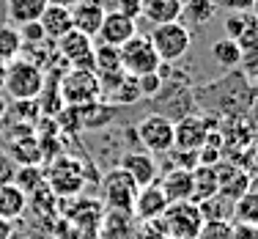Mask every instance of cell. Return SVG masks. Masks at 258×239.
Listing matches in <instances>:
<instances>
[{
  "mask_svg": "<svg viewBox=\"0 0 258 239\" xmlns=\"http://www.w3.org/2000/svg\"><path fill=\"white\" fill-rule=\"evenodd\" d=\"M201 225H204V217H201L198 204L192 201H173L154 220V228L162 234V239H195Z\"/></svg>",
  "mask_w": 258,
  "mask_h": 239,
  "instance_id": "cell-1",
  "label": "cell"
},
{
  "mask_svg": "<svg viewBox=\"0 0 258 239\" xmlns=\"http://www.w3.org/2000/svg\"><path fill=\"white\" fill-rule=\"evenodd\" d=\"M47 80H44V69L36 66L28 58H14L6 64V83L3 91L11 99H39L44 91Z\"/></svg>",
  "mask_w": 258,
  "mask_h": 239,
  "instance_id": "cell-2",
  "label": "cell"
},
{
  "mask_svg": "<svg viewBox=\"0 0 258 239\" xmlns=\"http://www.w3.org/2000/svg\"><path fill=\"white\" fill-rule=\"evenodd\" d=\"M149 41H151V47H154V52L159 55L162 64H176L192 47V33H189L187 25H181L176 20V22L154 25V30L149 33Z\"/></svg>",
  "mask_w": 258,
  "mask_h": 239,
  "instance_id": "cell-3",
  "label": "cell"
},
{
  "mask_svg": "<svg viewBox=\"0 0 258 239\" xmlns=\"http://www.w3.org/2000/svg\"><path fill=\"white\" fill-rule=\"evenodd\" d=\"M102 96L99 77L91 69H69L60 77V102L66 107H83Z\"/></svg>",
  "mask_w": 258,
  "mask_h": 239,
  "instance_id": "cell-4",
  "label": "cell"
},
{
  "mask_svg": "<svg viewBox=\"0 0 258 239\" xmlns=\"http://www.w3.org/2000/svg\"><path fill=\"white\" fill-rule=\"evenodd\" d=\"M118 58H121V69L132 77H140V75H149V72H157L159 69V55L154 52L149 36H140L135 33L129 41L118 47Z\"/></svg>",
  "mask_w": 258,
  "mask_h": 239,
  "instance_id": "cell-5",
  "label": "cell"
},
{
  "mask_svg": "<svg viewBox=\"0 0 258 239\" xmlns=\"http://www.w3.org/2000/svg\"><path fill=\"white\" fill-rule=\"evenodd\" d=\"M140 146H143L149 154H168L173 151V121L162 113H151L146 118L138 121L135 127Z\"/></svg>",
  "mask_w": 258,
  "mask_h": 239,
  "instance_id": "cell-6",
  "label": "cell"
},
{
  "mask_svg": "<svg viewBox=\"0 0 258 239\" xmlns=\"http://www.w3.org/2000/svg\"><path fill=\"white\" fill-rule=\"evenodd\" d=\"M138 190L140 187L132 182V176H129L126 170H121V168L107 170V176L102 179V198H104V204H107V209H113V212L132 214Z\"/></svg>",
  "mask_w": 258,
  "mask_h": 239,
  "instance_id": "cell-7",
  "label": "cell"
},
{
  "mask_svg": "<svg viewBox=\"0 0 258 239\" xmlns=\"http://www.w3.org/2000/svg\"><path fill=\"white\" fill-rule=\"evenodd\" d=\"M44 179H47V187H50L55 195H60V198L77 195L85 185L83 168L77 165L75 157H58L50 165V173H44Z\"/></svg>",
  "mask_w": 258,
  "mask_h": 239,
  "instance_id": "cell-8",
  "label": "cell"
},
{
  "mask_svg": "<svg viewBox=\"0 0 258 239\" xmlns=\"http://www.w3.org/2000/svg\"><path fill=\"white\" fill-rule=\"evenodd\" d=\"M58 52L72 69H91L94 72V39L80 30H69L58 39Z\"/></svg>",
  "mask_w": 258,
  "mask_h": 239,
  "instance_id": "cell-9",
  "label": "cell"
},
{
  "mask_svg": "<svg viewBox=\"0 0 258 239\" xmlns=\"http://www.w3.org/2000/svg\"><path fill=\"white\" fill-rule=\"evenodd\" d=\"M225 39L236 41L242 55L258 50V20L253 17V11H228Z\"/></svg>",
  "mask_w": 258,
  "mask_h": 239,
  "instance_id": "cell-10",
  "label": "cell"
},
{
  "mask_svg": "<svg viewBox=\"0 0 258 239\" xmlns=\"http://www.w3.org/2000/svg\"><path fill=\"white\" fill-rule=\"evenodd\" d=\"M206 135H209V127H206V118L201 115H184L173 124V149H181V151H198L201 146L206 143Z\"/></svg>",
  "mask_w": 258,
  "mask_h": 239,
  "instance_id": "cell-11",
  "label": "cell"
},
{
  "mask_svg": "<svg viewBox=\"0 0 258 239\" xmlns=\"http://www.w3.org/2000/svg\"><path fill=\"white\" fill-rule=\"evenodd\" d=\"M138 33L135 28V20H126L118 11H104V20L99 25V33H96V41L99 44H110V47H121L124 41H129Z\"/></svg>",
  "mask_w": 258,
  "mask_h": 239,
  "instance_id": "cell-12",
  "label": "cell"
},
{
  "mask_svg": "<svg viewBox=\"0 0 258 239\" xmlns=\"http://www.w3.org/2000/svg\"><path fill=\"white\" fill-rule=\"evenodd\" d=\"M170 201L165 198L162 187L157 185H146L138 190V198H135V206H132V214L140 220V223H154V220L168 209Z\"/></svg>",
  "mask_w": 258,
  "mask_h": 239,
  "instance_id": "cell-13",
  "label": "cell"
},
{
  "mask_svg": "<svg viewBox=\"0 0 258 239\" xmlns=\"http://www.w3.org/2000/svg\"><path fill=\"white\" fill-rule=\"evenodd\" d=\"M118 168L126 170L138 187H146V185H154L157 182V162H154V154H149V151H126L121 157Z\"/></svg>",
  "mask_w": 258,
  "mask_h": 239,
  "instance_id": "cell-14",
  "label": "cell"
},
{
  "mask_svg": "<svg viewBox=\"0 0 258 239\" xmlns=\"http://www.w3.org/2000/svg\"><path fill=\"white\" fill-rule=\"evenodd\" d=\"M72 22H75V30L80 33L91 36L94 39L96 33H99V25L104 20V6L102 0H80L77 6H72Z\"/></svg>",
  "mask_w": 258,
  "mask_h": 239,
  "instance_id": "cell-15",
  "label": "cell"
},
{
  "mask_svg": "<svg viewBox=\"0 0 258 239\" xmlns=\"http://www.w3.org/2000/svg\"><path fill=\"white\" fill-rule=\"evenodd\" d=\"M39 25L44 30L47 41H58L63 39L69 30H75V22H72V11L63 9V6H47L39 17Z\"/></svg>",
  "mask_w": 258,
  "mask_h": 239,
  "instance_id": "cell-16",
  "label": "cell"
},
{
  "mask_svg": "<svg viewBox=\"0 0 258 239\" xmlns=\"http://www.w3.org/2000/svg\"><path fill=\"white\" fill-rule=\"evenodd\" d=\"M250 176L244 173L242 168H217V195H223V198H228L236 204L242 195L250 193Z\"/></svg>",
  "mask_w": 258,
  "mask_h": 239,
  "instance_id": "cell-17",
  "label": "cell"
},
{
  "mask_svg": "<svg viewBox=\"0 0 258 239\" xmlns=\"http://www.w3.org/2000/svg\"><path fill=\"white\" fill-rule=\"evenodd\" d=\"M162 187L165 198L173 201H192V170L187 168H173L170 173L162 176V182H157Z\"/></svg>",
  "mask_w": 258,
  "mask_h": 239,
  "instance_id": "cell-18",
  "label": "cell"
},
{
  "mask_svg": "<svg viewBox=\"0 0 258 239\" xmlns=\"http://www.w3.org/2000/svg\"><path fill=\"white\" fill-rule=\"evenodd\" d=\"M25 209H28V195L14 182H3L0 185V217L14 223L17 217H22Z\"/></svg>",
  "mask_w": 258,
  "mask_h": 239,
  "instance_id": "cell-19",
  "label": "cell"
},
{
  "mask_svg": "<svg viewBox=\"0 0 258 239\" xmlns=\"http://www.w3.org/2000/svg\"><path fill=\"white\" fill-rule=\"evenodd\" d=\"M217 195V165H198L192 168V204Z\"/></svg>",
  "mask_w": 258,
  "mask_h": 239,
  "instance_id": "cell-20",
  "label": "cell"
},
{
  "mask_svg": "<svg viewBox=\"0 0 258 239\" xmlns=\"http://www.w3.org/2000/svg\"><path fill=\"white\" fill-rule=\"evenodd\" d=\"M217 9H214L209 0H189V3L181 6V14H179V22L187 28H204L214 20Z\"/></svg>",
  "mask_w": 258,
  "mask_h": 239,
  "instance_id": "cell-21",
  "label": "cell"
},
{
  "mask_svg": "<svg viewBox=\"0 0 258 239\" xmlns=\"http://www.w3.org/2000/svg\"><path fill=\"white\" fill-rule=\"evenodd\" d=\"M140 14L149 22H154V25L176 22L181 14V3L179 0H143V11H140Z\"/></svg>",
  "mask_w": 258,
  "mask_h": 239,
  "instance_id": "cell-22",
  "label": "cell"
},
{
  "mask_svg": "<svg viewBox=\"0 0 258 239\" xmlns=\"http://www.w3.org/2000/svg\"><path fill=\"white\" fill-rule=\"evenodd\" d=\"M47 0H6V11H9V20L17 25H25V22H36L41 17V11L47 9Z\"/></svg>",
  "mask_w": 258,
  "mask_h": 239,
  "instance_id": "cell-23",
  "label": "cell"
},
{
  "mask_svg": "<svg viewBox=\"0 0 258 239\" xmlns=\"http://www.w3.org/2000/svg\"><path fill=\"white\" fill-rule=\"evenodd\" d=\"M9 151H11L9 159H14V162H20V165H36L41 159V146H39V140H36L33 132H25V138L11 140Z\"/></svg>",
  "mask_w": 258,
  "mask_h": 239,
  "instance_id": "cell-24",
  "label": "cell"
},
{
  "mask_svg": "<svg viewBox=\"0 0 258 239\" xmlns=\"http://www.w3.org/2000/svg\"><path fill=\"white\" fill-rule=\"evenodd\" d=\"M94 72L96 77L104 75H121V58H118V47L110 44H94Z\"/></svg>",
  "mask_w": 258,
  "mask_h": 239,
  "instance_id": "cell-25",
  "label": "cell"
},
{
  "mask_svg": "<svg viewBox=\"0 0 258 239\" xmlns=\"http://www.w3.org/2000/svg\"><path fill=\"white\" fill-rule=\"evenodd\" d=\"M209 52H212L214 64L223 66V69H236V66L242 64V50H239V44H236V41H231V39L214 41Z\"/></svg>",
  "mask_w": 258,
  "mask_h": 239,
  "instance_id": "cell-26",
  "label": "cell"
},
{
  "mask_svg": "<svg viewBox=\"0 0 258 239\" xmlns=\"http://www.w3.org/2000/svg\"><path fill=\"white\" fill-rule=\"evenodd\" d=\"M198 209H201V217H204V220H228V223H231L233 201L223 198V195H212V198L201 201Z\"/></svg>",
  "mask_w": 258,
  "mask_h": 239,
  "instance_id": "cell-27",
  "label": "cell"
},
{
  "mask_svg": "<svg viewBox=\"0 0 258 239\" xmlns=\"http://www.w3.org/2000/svg\"><path fill=\"white\" fill-rule=\"evenodd\" d=\"M11 182H14V185L20 187L25 195L30 193V190L36 193V190H44V187H47L44 170H41V168H36V165H20V173H17Z\"/></svg>",
  "mask_w": 258,
  "mask_h": 239,
  "instance_id": "cell-28",
  "label": "cell"
},
{
  "mask_svg": "<svg viewBox=\"0 0 258 239\" xmlns=\"http://www.w3.org/2000/svg\"><path fill=\"white\" fill-rule=\"evenodd\" d=\"M20 52H22V39L17 33V28L0 25V61L9 64V61L20 58Z\"/></svg>",
  "mask_w": 258,
  "mask_h": 239,
  "instance_id": "cell-29",
  "label": "cell"
},
{
  "mask_svg": "<svg viewBox=\"0 0 258 239\" xmlns=\"http://www.w3.org/2000/svg\"><path fill=\"white\" fill-rule=\"evenodd\" d=\"M233 214L239 217V223L258 225V190H255V193L250 190L247 195H242V198L233 204Z\"/></svg>",
  "mask_w": 258,
  "mask_h": 239,
  "instance_id": "cell-30",
  "label": "cell"
},
{
  "mask_svg": "<svg viewBox=\"0 0 258 239\" xmlns=\"http://www.w3.org/2000/svg\"><path fill=\"white\" fill-rule=\"evenodd\" d=\"M140 99V91H138V80L132 75H126L118 80V85L113 88V102H118V105H132V102Z\"/></svg>",
  "mask_w": 258,
  "mask_h": 239,
  "instance_id": "cell-31",
  "label": "cell"
},
{
  "mask_svg": "<svg viewBox=\"0 0 258 239\" xmlns=\"http://www.w3.org/2000/svg\"><path fill=\"white\" fill-rule=\"evenodd\" d=\"M195 239H233V223H228V220H204Z\"/></svg>",
  "mask_w": 258,
  "mask_h": 239,
  "instance_id": "cell-32",
  "label": "cell"
},
{
  "mask_svg": "<svg viewBox=\"0 0 258 239\" xmlns=\"http://www.w3.org/2000/svg\"><path fill=\"white\" fill-rule=\"evenodd\" d=\"M138 80V91H140V96H159L162 94V88H165V77L159 75V72H149V75H140V77H135Z\"/></svg>",
  "mask_w": 258,
  "mask_h": 239,
  "instance_id": "cell-33",
  "label": "cell"
},
{
  "mask_svg": "<svg viewBox=\"0 0 258 239\" xmlns=\"http://www.w3.org/2000/svg\"><path fill=\"white\" fill-rule=\"evenodd\" d=\"M17 33H20V39H22V47H25V44H28V47H41V44H47V36H44V30H41L39 20L20 25V28H17Z\"/></svg>",
  "mask_w": 258,
  "mask_h": 239,
  "instance_id": "cell-34",
  "label": "cell"
},
{
  "mask_svg": "<svg viewBox=\"0 0 258 239\" xmlns=\"http://www.w3.org/2000/svg\"><path fill=\"white\" fill-rule=\"evenodd\" d=\"M242 72H244V80L247 83H253L255 88H258V50H253V52H244L242 55Z\"/></svg>",
  "mask_w": 258,
  "mask_h": 239,
  "instance_id": "cell-35",
  "label": "cell"
},
{
  "mask_svg": "<svg viewBox=\"0 0 258 239\" xmlns=\"http://www.w3.org/2000/svg\"><path fill=\"white\" fill-rule=\"evenodd\" d=\"M214 9H225V11H250L255 0H209Z\"/></svg>",
  "mask_w": 258,
  "mask_h": 239,
  "instance_id": "cell-36",
  "label": "cell"
},
{
  "mask_svg": "<svg viewBox=\"0 0 258 239\" xmlns=\"http://www.w3.org/2000/svg\"><path fill=\"white\" fill-rule=\"evenodd\" d=\"M118 14H124L126 20H138L143 11V0H118Z\"/></svg>",
  "mask_w": 258,
  "mask_h": 239,
  "instance_id": "cell-37",
  "label": "cell"
},
{
  "mask_svg": "<svg viewBox=\"0 0 258 239\" xmlns=\"http://www.w3.org/2000/svg\"><path fill=\"white\" fill-rule=\"evenodd\" d=\"M233 239H258V225L233 223Z\"/></svg>",
  "mask_w": 258,
  "mask_h": 239,
  "instance_id": "cell-38",
  "label": "cell"
},
{
  "mask_svg": "<svg viewBox=\"0 0 258 239\" xmlns=\"http://www.w3.org/2000/svg\"><path fill=\"white\" fill-rule=\"evenodd\" d=\"M11 159H9V154H6V151H0V185H3V182H11Z\"/></svg>",
  "mask_w": 258,
  "mask_h": 239,
  "instance_id": "cell-39",
  "label": "cell"
},
{
  "mask_svg": "<svg viewBox=\"0 0 258 239\" xmlns=\"http://www.w3.org/2000/svg\"><path fill=\"white\" fill-rule=\"evenodd\" d=\"M129 239H162V234L154 228V223H143V231H138V234H132Z\"/></svg>",
  "mask_w": 258,
  "mask_h": 239,
  "instance_id": "cell-40",
  "label": "cell"
},
{
  "mask_svg": "<svg viewBox=\"0 0 258 239\" xmlns=\"http://www.w3.org/2000/svg\"><path fill=\"white\" fill-rule=\"evenodd\" d=\"M0 239H14V223L0 217Z\"/></svg>",
  "mask_w": 258,
  "mask_h": 239,
  "instance_id": "cell-41",
  "label": "cell"
},
{
  "mask_svg": "<svg viewBox=\"0 0 258 239\" xmlns=\"http://www.w3.org/2000/svg\"><path fill=\"white\" fill-rule=\"evenodd\" d=\"M50 6H63V9H72V6H77L80 0H47Z\"/></svg>",
  "mask_w": 258,
  "mask_h": 239,
  "instance_id": "cell-42",
  "label": "cell"
},
{
  "mask_svg": "<svg viewBox=\"0 0 258 239\" xmlns=\"http://www.w3.org/2000/svg\"><path fill=\"white\" fill-rule=\"evenodd\" d=\"M3 83H6V64L0 61V91H3Z\"/></svg>",
  "mask_w": 258,
  "mask_h": 239,
  "instance_id": "cell-43",
  "label": "cell"
},
{
  "mask_svg": "<svg viewBox=\"0 0 258 239\" xmlns=\"http://www.w3.org/2000/svg\"><path fill=\"white\" fill-rule=\"evenodd\" d=\"M6 113H9V105H6V99H3V96H0V118H3Z\"/></svg>",
  "mask_w": 258,
  "mask_h": 239,
  "instance_id": "cell-44",
  "label": "cell"
},
{
  "mask_svg": "<svg viewBox=\"0 0 258 239\" xmlns=\"http://www.w3.org/2000/svg\"><path fill=\"white\" fill-rule=\"evenodd\" d=\"M250 11H253V17H255V20H258V0H255V3H253V9H250Z\"/></svg>",
  "mask_w": 258,
  "mask_h": 239,
  "instance_id": "cell-45",
  "label": "cell"
},
{
  "mask_svg": "<svg viewBox=\"0 0 258 239\" xmlns=\"http://www.w3.org/2000/svg\"><path fill=\"white\" fill-rule=\"evenodd\" d=\"M179 3H181V6H184V3H189V0H179Z\"/></svg>",
  "mask_w": 258,
  "mask_h": 239,
  "instance_id": "cell-46",
  "label": "cell"
}]
</instances>
